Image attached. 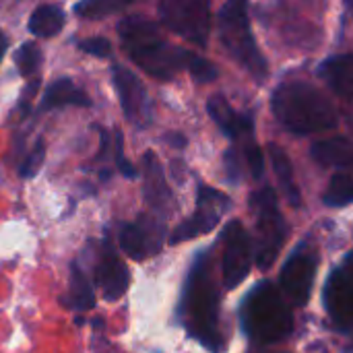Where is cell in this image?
Listing matches in <instances>:
<instances>
[{
    "label": "cell",
    "instance_id": "cell-1",
    "mask_svg": "<svg viewBox=\"0 0 353 353\" xmlns=\"http://www.w3.org/2000/svg\"><path fill=\"white\" fill-rule=\"evenodd\" d=\"M182 312L188 333L199 339L207 350L221 352L223 339L219 331V292L211 277L209 256L203 252L186 279Z\"/></svg>",
    "mask_w": 353,
    "mask_h": 353
},
{
    "label": "cell",
    "instance_id": "cell-2",
    "mask_svg": "<svg viewBox=\"0 0 353 353\" xmlns=\"http://www.w3.org/2000/svg\"><path fill=\"white\" fill-rule=\"evenodd\" d=\"M271 110L275 118L296 134H314L337 124L331 101L306 81L281 83L271 97Z\"/></svg>",
    "mask_w": 353,
    "mask_h": 353
},
{
    "label": "cell",
    "instance_id": "cell-3",
    "mask_svg": "<svg viewBox=\"0 0 353 353\" xmlns=\"http://www.w3.org/2000/svg\"><path fill=\"white\" fill-rule=\"evenodd\" d=\"M118 33L126 54L155 79H172L188 64L190 52L170 46L151 21L124 19L118 25Z\"/></svg>",
    "mask_w": 353,
    "mask_h": 353
},
{
    "label": "cell",
    "instance_id": "cell-4",
    "mask_svg": "<svg viewBox=\"0 0 353 353\" xmlns=\"http://www.w3.org/2000/svg\"><path fill=\"white\" fill-rule=\"evenodd\" d=\"M240 321L244 333L261 345L279 343L290 337L294 329V314L285 304L281 292L271 281L259 283L244 298Z\"/></svg>",
    "mask_w": 353,
    "mask_h": 353
},
{
    "label": "cell",
    "instance_id": "cell-5",
    "mask_svg": "<svg viewBox=\"0 0 353 353\" xmlns=\"http://www.w3.org/2000/svg\"><path fill=\"white\" fill-rule=\"evenodd\" d=\"M219 35L230 56L244 66L256 81L267 77V60L263 58L248 23V0H228L219 12Z\"/></svg>",
    "mask_w": 353,
    "mask_h": 353
},
{
    "label": "cell",
    "instance_id": "cell-6",
    "mask_svg": "<svg viewBox=\"0 0 353 353\" xmlns=\"http://www.w3.org/2000/svg\"><path fill=\"white\" fill-rule=\"evenodd\" d=\"M250 207L256 219V265L261 271H267L277 261L285 238L288 225L277 207V196L273 188L265 186L250 196Z\"/></svg>",
    "mask_w": 353,
    "mask_h": 353
},
{
    "label": "cell",
    "instance_id": "cell-7",
    "mask_svg": "<svg viewBox=\"0 0 353 353\" xmlns=\"http://www.w3.org/2000/svg\"><path fill=\"white\" fill-rule=\"evenodd\" d=\"M159 17L168 29L184 39L205 46L211 31V2L209 0H161Z\"/></svg>",
    "mask_w": 353,
    "mask_h": 353
},
{
    "label": "cell",
    "instance_id": "cell-8",
    "mask_svg": "<svg viewBox=\"0 0 353 353\" xmlns=\"http://www.w3.org/2000/svg\"><path fill=\"white\" fill-rule=\"evenodd\" d=\"M319 256L308 244H300L281 269V290L294 306L308 304L316 277Z\"/></svg>",
    "mask_w": 353,
    "mask_h": 353
},
{
    "label": "cell",
    "instance_id": "cell-9",
    "mask_svg": "<svg viewBox=\"0 0 353 353\" xmlns=\"http://www.w3.org/2000/svg\"><path fill=\"white\" fill-rule=\"evenodd\" d=\"M252 267V242L246 228L240 221H230L223 230V288L236 290L250 273Z\"/></svg>",
    "mask_w": 353,
    "mask_h": 353
},
{
    "label": "cell",
    "instance_id": "cell-10",
    "mask_svg": "<svg viewBox=\"0 0 353 353\" xmlns=\"http://www.w3.org/2000/svg\"><path fill=\"white\" fill-rule=\"evenodd\" d=\"M230 209V199L211 188V186H201L199 188V196H196V211L180 225L176 228V232L172 234V244L184 242V240H192L201 234L211 232L219 219L223 217V213Z\"/></svg>",
    "mask_w": 353,
    "mask_h": 353
},
{
    "label": "cell",
    "instance_id": "cell-11",
    "mask_svg": "<svg viewBox=\"0 0 353 353\" xmlns=\"http://www.w3.org/2000/svg\"><path fill=\"white\" fill-rule=\"evenodd\" d=\"M325 308L341 331H353V252L335 267L325 288Z\"/></svg>",
    "mask_w": 353,
    "mask_h": 353
},
{
    "label": "cell",
    "instance_id": "cell-12",
    "mask_svg": "<svg viewBox=\"0 0 353 353\" xmlns=\"http://www.w3.org/2000/svg\"><path fill=\"white\" fill-rule=\"evenodd\" d=\"M165 240L163 221L141 215L137 221L122 225L120 230V248L134 261L155 256Z\"/></svg>",
    "mask_w": 353,
    "mask_h": 353
},
{
    "label": "cell",
    "instance_id": "cell-13",
    "mask_svg": "<svg viewBox=\"0 0 353 353\" xmlns=\"http://www.w3.org/2000/svg\"><path fill=\"white\" fill-rule=\"evenodd\" d=\"M112 74H114V87L120 95V103H122L126 118L137 126H145L151 120V103H149L143 83L128 68H122V66H114Z\"/></svg>",
    "mask_w": 353,
    "mask_h": 353
},
{
    "label": "cell",
    "instance_id": "cell-14",
    "mask_svg": "<svg viewBox=\"0 0 353 353\" xmlns=\"http://www.w3.org/2000/svg\"><path fill=\"white\" fill-rule=\"evenodd\" d=\"M95 281H97V288L101 290L103 298L110 302L120 300L130 285V273H128L126 265L120 261V256L116 254L112 242L103 244V254H101V261L97 263Z\"/></svg>",
    "mask_w": 353,
    "mask_h": 353
},
{
    "label": "cell",
    "instance_id": "cell-15",
    "mask_svg": "<svg viewBox=\"0 0 353 353\" xmlns=\"http://www.w3.org/2000/svg\"><path fill=\"white\" fill-rule=\"evenodd\" d=\"M207 110L211 114V118L217 122V126L234 141H242V143H248L252 141V134H254V126H252V120L250 116H244V114H238L223 95H213L207 103Z\"/></svg>",
    "mask_w": 353,
    "mask_h": 353
},
{
    "label": "cell",
    "instance_id": "cell-16",
    "mask_svg": "<svg viewBox=\"0 0 353 353\" xmlns=\"http://www.w3.org/2000/svg\"><path fill=\"white\" fill-rule=\"evenodd\" d=\"M312 157L321 165L353 172V143L347 139H329L316 143L312 147Z\"/></svg>",
    "mask_w": 353,
    "mask_h": 353
},
{
    "label": "cell",
    "instance_id": "cell-17",
    "mask_svg": "<svg viewBox=\"0 0 353 353\" xmlns=\"http://www.w3.org/2000/svg\"><path fill=\"white\" fill-rule=\"evenodd\" d=\"M321 74L339 95L353 101V54H343L327 60L321 68Z\"/></svg>",
    "mask_w": 353,
    "mask_h": 353
},
{
    "label": "cell",
    "instance_id": "cell-18",
    "mask_svg": "<svg viewBox=\"0 0 353 353\" xmlns=\"http://www.w3.org/2000/svg\"><path fill=\"white\" fill-rule=\"evenodd\" d=\"M62 105L87 108V105H91V99L70 79H58L48 87L43 101H41V110H52V108H62Z\"/></svg>",
    "mask_w": 353,
    "mask_h": 353
},
{
    "label": "cell",
    "instance_id": "cell-19",
    "mask_svg": "<svg viewBox=\"0 0 353 353\" xmlns=\"http://www.w3.org/2000/svg\"><path fill=\"white\" fill-rule=\"evenodd\" d=\"M145 194L155 209H165V203L172 201L161 165H159L155 153H151V151L145 153Z\"/></svg>",
    "mask_w": 353,
    "mask_h": 353
},
{
    "label": "cell",
    "instance_id": "cell-20",
    "mask_svg": "<svg viewBox=\"0 0 353 353\" xmlns=\"http://www.w3.org/2000/svg\"><path fill=\"white\" fill-rule=\"evenodd\" d=\"M269 157H271V163H273V172L290 201L292 207H300V190H298V184H296V178H294V168H292V161L288 157V153L279 147V145H269Z\"/></svg>",
    "mask_w": 353,
    "mask_h": 353
},
{
    "label": "cell",
    "instance_id": "cell-21",
    "mask_svg": "<svg viewBox=\"0 0 353 353\" xmlns=\"http://www.w3.org/2000/svg\"><path fill=\"white\" fill-rule=\"evenodd\" d=\"M68 308L74 310H91L95 306V292L87 279V275L83 273V269L79 267V263L70 265V288H68V296L64 298Z\"/></svg>",
    "mask_w": 353,
    "mask_h": 353
},
{
    "label": "cell",
    "instance_id": "cell-22",
    "mask_svg": "<svg viewBox=\"0 0 353 353\" xmlns=\"http://www.w3.org/2000/svg\"><path fill=\"white\" fill-rule=\"evenodd\" d=\"M64 25V12L54 4H43L33 10L29 19V31L37 37L58 35Z\"/></svg>",
    "mask_w": 353,
    "mask_h": 353
},
{
    "label": "cell",
    "instance_id": "cell-23",
    "mask_svg": "<svg viewBox=\"0 0 353 353\" xmlns=\"http://www.w3.org/2000/svg\"><path fill=\"white\" fill-rule=\"evenodd\" d=\"M325 205L329 207H345L353 203V176L347 172H339L331 178L327 192L323 194Z\"/></svg>",
    "mask_w": 353,
    "mask_h": 353
},
{
    "label": "cell",
    "instance_id": "cell-24",
    "mask_svg": "<svg viewBox=\"0 0 353 353\" xmlns=\"http://www.w3.org/2000/svg\"><path fill=\"white\" fill-rule=\"evenodd\" d=\"M132 0H81L74 6V12L85 19H103L128 6Z\"/></svg>",
    "mask_w": 353,
    "mask_h": 353
},
{
    "label": "cell",
    "instance_id": "cell-25",
    "mask_svg": "<svg viewBox=\"0 0 353 353\" xmlns=\"http://www.w3.org/2000/svg\"><path fill=\"white\" fill-rule=\"evenodd\" d=\"M14 62H17V68H19L21 77H31L41 64V50L37 48V43L27 41V43H23L19 48Z\"/></svg>",
    "mask_w": 353,
    "mask_h": 353
},
{
    "label": "cell",
    "instance_id": "cell-26",
    "mask_svg": "<svg viewBox=\"0 0 353 353\" xmlns=\"http://www.w3.org/2000/svg\"><path fill=\"white\" fill-rule=\"evenodd\" d=\"M186 70H188L199 83H209V81L217 79V68H215L209 60H205V58H201V56H196V54H192V52L188 54Z\"/></svg>",
    "mask_w": 353,
    "mask_h": 353
},
{
    "label": "cell",
    "instance_id": "cell-27",
    "mask_svg": "<svg viewBox=\"0 0 353 353\" xmlns=\"http://www.w3.org/2000/svg\"><path fill=\"white\" fill-rule=\"evenodd\" d=\"M43 157H46V145H43V141L39 139V141L35 143L33 151L25 157V161H23L21 168H19L21 178H33V176L39 172V168H41V163H43Z\"/></svg>",
    "mask_w": 353,
    "mask_h": 353
},
{
    "label": "cell",
    "instance_id": "cell-28",
    "mask_svg": "<svg viewBox=\"0 0 353 353\" xmlns=\"http://www.w3.org/2000/svg\"><path fill=\"white\" fill-rule=\"evenodd\" d=\"M244 159L248 163V170L254 178H261L263 176V170H265V161H263V153L259 149V145L252 141L244 143Z\"/></svg>",
    "mask_w": 353,
    "mask_h": 353
},
{
    "label": "cell",
    "instance_id": "cell-29",
    "mask_svg": "<svg viewBox=\"0 0 353 353\" xmlns=\"http://www.w3.org/2000/svg\"><path fill=\"white\" fill-rule=\"evenodd\" d=\"M79 48L91 56H97V58H108L112 54V43L105 39V37H89V39H83L79 43Z\"/></svg>",
    "mask_w": 353,
    "mask_h": 353
},
{
    "label": "cell",
    "instance_id": "cell-30",
    "mask_svg": "<svg viewBox=\"0 0 353 353\" xmlns=\"http://www.w3.org/2000/svg\"><path fill=\"white\" fill-rule=\"evenodd\" d=\"M116 163H118V170L126 176V178H134L137 176V170L132 168V163L124 157L122 153V134L116 132Z\"/></svg>",
    "mask_w": 353,
    "mask_h": 353
},
{
    "label": "cell",
    "instance_id": "cell-31",
    "mask_svg": "<svg viewBox=\"0 0 353 353\" xmlns=\"http://www.w3.org/2000/svg\"><path fill=\"white\" fill-rule=\"evenodd\" d=\"M225 170H228V176L236 182L240 178V155L236 151H228L225 153Z\"/></svg>",
    "mask_w": 353,
    "mask_h": 353
},
{
    "label": "cell",
    "instance_id": "cell-32",
    "mask_svg": "<svg viewBox=\"0 0 353 353\" xmlns=\"http://www.w3.org/2000/svg\"><path fill=\"white\" fill-rule=\"evenodd\" d=\"M6 48H8V39H6L4 31L0 29V60H2V56H4V52H6Z\"/></svg>",
    "mask_w": 353,
    "mask_h": 353
},
{
    "label": "cell",
    "instance_id": "cell-33",
    "mask_svg": "<svg viewBox=\"0 0 353 353\" xmlns=\"http://www.w3.org/2000/svg\"><path fill=\"white\" fill-rule=\"evenodd\" d=\"M170 141H172L176 147H184V137H180V134H174V137H170Z\"/></svg>",
    "mask_w": 353,
    "mask_h": 353
},
{
    "label": "cell",
    "instance_id": "cell-34",
    "mask_svg": "<svg viewBox=\"0 0 353 353\" xmlns=\"http://www.w3.org/2000/svg\"><path fill=\"white\" fill-rule=\"evenodd\" d=\"M347 4H350V6H352V8H353V0H347Z\"/></svg>",
    "mask_w": 353,
    "mask_h": 353
}]
</instances>
